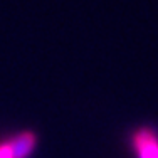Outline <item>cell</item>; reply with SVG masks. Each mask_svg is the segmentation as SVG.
Instances as JSON below:
<instances>
[{
	"mask_svg": "<svg viewBox=\"0 0 158 158\" xmlns=\"http://www.w3.org/2000/svg\"><path fill=\"white\" fill-rule=\"evenodd\" d=\"M37 148V135L24 130L0 141V158H31Z\"/></svg>",
	"mask_w": 158,
	"mask_h": 158,
	"instance_id": "cell-1",
	"label": "cell"
},
{
	"mask_svg": "<svg viewBox=\"0 0 158 158\" xmlns=\"http://www.w3.org/2000/svg\"><path fill=\"white\" fill-rule=\"evenodd\" d=\"M130 148L135 158H158V131L152 126H141L130 136Z\"/></svg>",
	"mask_w": 158,
	"mask_h": 158,
	"instance_id": "cell-2",
	"label": "cell"
}]
</instances>
